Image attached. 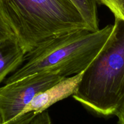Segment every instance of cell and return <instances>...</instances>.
<instances>
[{
	"mask_svg": "<svg viewBox=\"0 0 124 124\" xmlns=\"http://www.w3.org/2000/svg\"><path fill=\"white\" fill-rule=\"evenodd\" d=\"M0 15L25 53L54 36L90 29L69 0H0Z\"/></svg>",
	"mask_w": 124,
	"mask_h": 124,
	"instance_id": "2",
	"label": "cell"
},
{
	"mask_svg": "<svg viewBox=\"0 0 124 124\" xmlns=\"http://www.w3.org/2000/svg\"><path fill=\"white\" fill-rule=\"evenodd\" d=\"M74 99L95 113L115 115L124 98V21L115 18L106 44L84 71Z\"/></svg>",
	"mask_w": 124,
	"mask_h": 124,
	"instance_id": "3",
	"label": "cell"
},
{
	"mask_svg": "<svg viewBox=\"0 0 124 124\" xmlns=\"http://www.w3.org/2000/svg\"><path fill=\"white\" fill-rule=\"evenodd\" d=\"M113 30V25H108L97 31L81 29L49 39L25 53L23 64L5 84L42 72L64 78L80 73L99 54Z\"/></svg>",
	"mask_w": 124,
	"mask_h": 124,
	"instance_id": "1",
	"label": "cell"
},
{
	"mask_svg": "<svg viewBox=\"0 0 124 124\" xmlns=\"http://www.w3.org/2000/svg\"><path fill=\"white\" fill-rule=\"evenodd\" d=\"M96 2L108 7L115 18L124 21V0H96Z\"/></svg>",
	"mask_w": 124,
	"mask_h": 124,
	"instance_id": "8",
	"label": "cell"
},
{
	"mask_svg": "<svg viewBox=\"0 0 124 124\" xmlns=\"http://www.w3.org/2000/svg\"><path fill=\"white\" fill-rule=\"evenodd\" d=\"M83 72L64 78L36 94L23 112L22 124H28L36 115L47 110L53 104L73 96L77 90Z\"/></svg>",
	"mask_w": 124,
	"mask_h": 124,
	"instance_id": "5",
	"label": "cell"
},
{
	"mask_svg": "<svg viewBox=\"0 0 124 124\" xmlns=\"http://www.w3.org/2000/svg\"><path fill=\"white\" fill-rule=\"evenodd\" d=\"M28 124H52V121L47 110H45L36 115Z\"/></svg>",
	"mask_w": 124,
	"mask_h": 124,
	"instance_id": "10",
	"label": "cell"
},
{
	"mask_svg": "<svg viewBox=\"0 0 124 124\" xmlns=\"http://www.w3.org/2000/svg\"><path fill=\"white\" fill-rule=\"evenodd\" d=\"M64 77L42 72L0 87L1 124H22L23 112L36 94L52 87Z\"/></svg>",
	"mask_w": 124,
	"mask_h": 124,
	"instance_id": "4",
	"label": "cell"
},
{
	"mask_svg": "<svg viewBox=\"0 0 124 124\" xmlns=\"http://www.w3.org/2000/svg\"><path fill=\"white\" fill-rule=\"evenodd\" d=\"M25 54L15 36L0 44V83L23 64Z\"/></svg>",
	"mask_w": 124,
	"mask_h": 124,
	"instance_id": "6",
	"label": "cell"
},
{
	"mask_svg": "<svg viewBox=\"0 0 124 124\" xmlns=\"http://www.w3.org/2000/svg\"><path fill=\"white\" fill-rule=\"evenodd\" d=\"M0 124H1V118H0Z\"/></svg>",
	"mask_w": 124,
	"mask_h": 124,
	"instance_id": "12",
	"label": "cell"
},
{
	"mask_svg": "<svg viewBox=\"0 0 124 124\" xmlns=\"http://www.w3.org/2000/svg\"><path fill=\"white\" fill-rule=\"evenodd\" d=\"M82 16L90 30L99 29L96 0H69Z\"/></svg>",
	"mask_w": 124,
	"mask_h": 124,
	"instance_id": "7",
	"label": "cell"
},
{
	"mask_svg": "<svg viewBox=\"0 0 124 124\" xmlns=\"http://www.w3.org/2000/svg\"><path fill=\"white\" fill-rule=\"evenodd\" d=\"M13 36H14V35L12 31L0 15V44Z\"/></svg>",
	"mask_w": 124,
	"mask_h": 124,
	"instance_id": "9",
	"label": "cell"
},
{
	"mask_svg": "<svg viewBox=\"0 0 124 124\" xmlns=\"http://www.w3.org/2000/svg\"><path fill=\"white\" fill-rule=\"evenodd\" d=\"M115 115L118 118V124H124V98Z\"/></svg>",
	"mask_w": 124,
	"mask_h": 124,
	"instance_id": "11",
	"label": "cell"
}]
</instances>
